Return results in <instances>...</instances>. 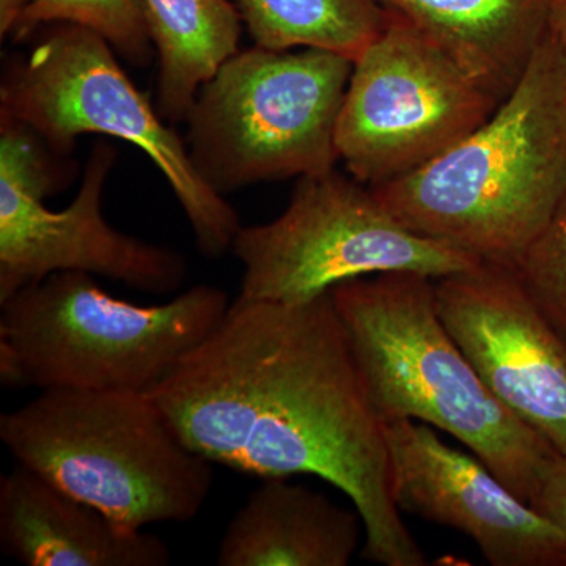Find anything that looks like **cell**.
<instances>
[{
	"mask_svg": "<svg viewBox=\"0 0 566 566\" xmlns=\"http://www.w3.org/2000/svg\"><path fill=\"white\" fill-rule=\"evenodd\" d=\"M148 395L210 463L338 488L363 517L365 560L428 564L395 504L385 422L331 293L304 304L238 296Z\"/></svg>",
	"mask_w": 566,
	"mask_h": 566,
	"instance_id": "6da1fadb",
	"label": "cell"
},
{
	"mask_svg": "<svg viewBox=\"0 0 566 566\" xmlns=\"http://www.w3.org/2000/svg\"><path fill=\"white\" fill-rule=\"evenodd\" d=\"M370 189L411 232L482 262L512 263L566 193V70L553 32L479 129L415 172Z\"/></svg>",
	"mask_w": 566,
	"mask_h": 566,
	"instance_id": "7a4b0ae2",
	"label": "cell"
},
{
	"mask_svg": "<svg viewBox=\"0 0 566 566\" xmlns=\"http://www.w3.org/2000/svg\"><path fill=\"white\" fill-rule=\"evenodd\" d=\"M329 293L382 422L408 419L446 431L531 505L558 452L476 374L438 314L434 279L365 275Z\"/></svg>",
	"mask_w": 566,
	"mask_h": 566,
	"instance_id": "3957f363",
	"label": "cell"
},
{
	"mask_svg": "<svg viewBox=\"0 0 566 566\" xmlns=\"http://www.w3.org/2000/svg\"><path fill=\"white\" fill-rule=\"evenodd\" d=\"M0 439L18 464L132 531L188 523L212 486V463L148 392L41 390L0 416Z\"/></svg>",
	"mask_w": 566,
	"mask_h": 566,
	"instance_id": "277c9868",
	"label": "cell"
},
{
	"mask_svg": "<svg viewBox=\"0 0 566 566\" xmlns=\"http://www.w3.org/2000/svg\"><path fill=\"white\" fill-rule=\"evenodd\" d=\"M221 289L197 285L164 304L104 292L63 271L0 303V381L41 390L148 392L229 312Z\"/></svg>",
	"mask_w": 566,
	"mask_h": 566,
	"instance_id": "5b68a950",
	"label": "cell"
},
{
	"mask_svg": "<svg viewBox=\"0 0 566 566\" xmlns=\"http://www.w3.org/2000/svg\"><path fill=\"white\" fill-rule=\"evenodd\" d=\"M35 35L28 55L3 63L0 112L31 126L61 156H73L84 134L136 145L169 182L202 255L214 260L230 252L240 216L202 180L186 140L129 81L111 44L70 22Z\"/></svg>",
	"mask_w": 566,
	"mask_h": 566,
	"instance_id": "8992f818",
	"label": "cell"
},
{
	"mask_svg": "<svg viewBox=\"0 0 566 566\" xmlns=\"http://www.w3.org/2000/svg\"><path fill=\"white\" fill-rule=\"evenodd\" d=\"M354 62L335 52L262 46L234 52L197 93L189 155L212 191L229 193L335 169L337 123Z\"/></svg>",
	"mask_w": 566,
	"mask_h": 566,
	"instance_id": "52a82bcc",
	"label": "cell"
},
{
	"mask_svg": "<svg viewBox=\"0 0 566 566\" xmlns=\"http://www.w3.org/2000/svg\"><path fill=\"white\" fill-rule=\"evenodd\" d=\"M230 252L243 266L240 297L282 304L308 303L365 275L439 279L482 262L406 229L367 185L335 169L297 178L286 210L241 227Z\"/></svg>",
	"mask_w": 566,
	"mask_h": 566,
	"instance_id": "ba28073f",
	"label": "cell"
},
{
	"mask_svg": "<svg viewBox=\"0 0 566 566\" xmlns=\"http://www.w3.org/2000/svg\"><path fill=\"white\" fill-rule=\"evenodd\" d=\"M501 104L433 41L387 13L385 29L354 61L338 158L354 180L375 188L433 161Z\"/></svg>",
	"mask_w": 566,
	"mask_h": 566,
	"instance_id": "9c48e42d",
	"label": "cell"
},
{
	"mask_svg": "<svg viewBox=\"0 0 566 566\" xmlns=\"http://www.w3.org/2000/svg\"><path fill=\"white\" fill-rule=\"evenodd\" d=\"M117 150L96 142L85 163L80 191L62 211L43 193L0 175V303L63 271H80L150 294L180 290L188 262L169 245L148 243L104 219L103 192Z\"/></svg>",
	"mask_w": 566,
	"mask_h": 566,
	"instance_id": "30bf717a",
	"label": "cell"
},
{
	"mask_svg": "<svg viewBox=\"0 0 566 566\" xmlns=\"http://www.w3.org/2000/svg\"><path fill=\"white\" fill-rule=\"evenodd\" d=\"M436 308L506 409L566 455V342L509 264L434 279Z\"/></svg>",
	"mask_w": 566,
	"mask_h": 566,
	"instance_id": "8fae6325",
	"label": "cell"
},
{
	"mask_svg": "<svg viewBox=\"0 0 566 566\" xmlns=\"http://www.w3.org/2000/svg\"><path fill=\"white\" fill-rule=\"evenodd\" d=\"M400 512L455 528L493 566H564L566 534L517 497L490 468L446 444L430 424L385 423Z\"/></svg>",
	"mask_w": 566,
	"mask_h": 566,
	"instance_id": "7c38bea8",
	"label": "cell"
},
{
	"mask_svg": "<svg viewBox=\"0 0 566 566\" xmlns=\"http://www.w3.org/2000/svg\"><path fill=\"white\" fill-rule=\"evenodd\" d=\"M0 545L28 566H166L169 546L18 464L0 479Z\"/></svg>",
	"mask_w": 566,
	"mask_h": 566,
	"instance_id": "4fadbf2b",
	"label": "cell"
},
{
	"mask_svg": "<svg viewBox=\"0 0 566 566\" xmlns=\"http://www.w3.org/2000/svg\"><path fill=\"white\" fill-rule=\"evenodd\" d=\"M423 33L499 103L549 31L553 0H376Z\"/></svg>",
	"mask_w": 566,
	"mask_h": 566,
	"instance_id": "5bb4252c",
	"label": "cell"
},
{
	"mask_svg": "<svg viewBox=\"0 0 566 566\" xmlns=\"http://www.w3.org/2000/svg\"><path fill=\"white\" fill-rule=\"evenodd\" d=\"M364 534L357 510L286 479H266L230 521L221 566H346Z\"/></svg>",
	"mask_w": 566,
	"mask_h": 566,
	"instance_id": "9a60e30c",
	"label": "cell"
},
{
	"mask_svg": "<svg viewBox=\"0 0 566 566\" xmlns=\"http://www.w3.org/2000/svg\"><path fill=\"white\" fill-rule=\"evenodd\" d=\"M156 52L155 107L164 122L188 120L197 93L234 52L241 18L229 0H142Z\"/></svg>",
	"mask_w": 566,
	"mask_h": 566,
	"instance_id": "2e32d148",
	"label": "cell"
},
{
	"mask_svg": "<svg viewBox=\"0 0 566 566\" xmlns=\"http://www.w3.org/2000/svg\"><path fill=\"white\" fill-rule=\"evenodd\" d=\"M237 9L256 46L315 48L353 62L387 21L376 0H237Z\"/></svg>",
	"mask_w": 566,
	"mask_h": 566,
	"instance_id": "e0dca14e",
	"label": "cell"
},
{
	"mask_svg": "<svg viewBox=\"0 0 566 566\" xmlns=\"http://www.w3.org/2000/svg\"><path fill=\"white\" fill-rule=\"evenodd\" d=\"M59 22L98 33L134 69H147L156 59L142 0H32L11 36L29 40L41 28Z\"/></svg>",
	"mask_w": 566,
	"mask_h": 566,
	"instance_id": "ac0fdd59",
	"label": "cell"
},
{
	"mask_svg": "<svg viewBox=\"0 0 566 566\" xmlns=\"http://www.w3.org/2000/svg\"><path fill=\"white\" fill-rule=\"evenodd\" d=\"M509 266L566 342V193L542 232Z\"/></svg>",
	"mask_w": 566,
	"mask_h": 566,
	"instance_id": "d6986e66",
	"label": "cell"
},
{
	"mask_svg": "<svg viewBox=\"0 0 566 566\" xmlns=\"http://www.w3.org/2000/svg\"><path fill=\"white\" fill-rule=\"evenodd\" d=\"M531 505L566 534V455L557 453L547 464Z\"/></svg>",
	"mask_w": 566,
	"mask_h": 566,
	"instance_id": "ffe728a7",
	"label": "cell"
},
{
	"mask_svg": "<svg viewBox=\"0 0 566 566\" xmlns=\"http://www.w3.org/2000/svg\"><path fill=\"white\" fill-rule=\"evenodd\" d=\"M549 31L556 36L566 70V0H553L549 11Z\"/></svg>",
	"mask_w": 566,
	"mask_h": 566,
	"instance_id": "44dd1931",
	"label": "cell"
}]
</instances>
